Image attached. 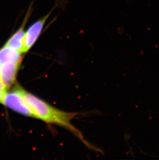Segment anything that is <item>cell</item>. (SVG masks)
Returning a JSON list of instances; mask_svg holds the SVG:
<instances>
[{"label": "cell", "mask_w": 159, "mask_h": 160, "mask_svg": "<svg viewBox=\"0 0 159 160\" xmlns=\"http://www.w3.org/2000/svg\"><path fill=\"white\" fill-rule=\"evenodd\" d=\"M22 93L24 100L32 111L35 118L66 128L82 139L79 131L71 123V120L75 116L76 113L59 110L23 89Z\"/></svg>", "instance_id": "cell-1"}, {"label": "cell", "mask_w": 159, "mask_h": 160, "mask_svg": "<svg viewBox=\"0 0 159 160\" xmlns=\"http://www.w3.org/2000/svg\"><path fill=\"white\" fill-rule=\"evenodd\" d=\"M22 91L23 88L16 86L12 91L6 92L1 103L21 115L34 118L32 111L24 100Z\"/></svg>", "instance_id": "cell-2"}, {"label": "cell", "mask_w": 159, "mask_h": 160, "mask_svg": "<svg viewBox=\"0 0 159 160\" xmlns=\"http://www.w3.org/2000/svg\"><path fill=\"white\" fill-rule=\"evenodd\" d=\"M50 14L51 12L35 21L26 31L24 38L23 53L27 52L34 45L41 34L42 29Z\"/></svg>", "instance_id": "cell-3"}, {"label": "cell", "mask_w": 159, "mask_h": 160, "mask_svg": "<svg viewBox=\"0 0 159 160\" xmlns=\"http://www.w3.org/2000/svg\"><path fill=\"white\" fill-rule=\"evenodd\" d=\"M31 13V8H30L29 11H27L25 19L21 27L15 33L13 34V35L11 36L9 39H8L5 45L23 53L24 38L26 34L25 27L28 21L29 17L30 16Z\"/></svg>", "instance_id": "cell-4"}, {"label": "cell", "mask_w": 159, "mask_h": 160, "mask_svg": "<svg viewBox=\"0 0 159 160\" xmlns=\"http://www.w3.org/2000/svg\"><path fill=\"white\" fill-rule=\"evenodd\" d=\"M21 63H7L0 64V78L7 90L16 80L18 70Z\"/></svg>", "instance_id": "cell-5"}, {"label": "cell", "mask_w": 159, "mask_h": 160, "mask_svg": "<svg viewBox=\"0 0 159 160\" xmlns=\"http://www.w3.org/2000/svg\"><path fill=\"white\" fill-rule=\"evenodd\" d=\"M22 53L5 45L0 49V64L22 62Z\"/></svg>", "instance_id": "cell-6"}, {"label": "cell", "mask_w": 159, "mask_h": 160, "mask_svg": "<svg viewBox=\"0 0 159 160\" xmlns=\"http://www.w3.org/2000/svg\"><path fill=\"white\" fill-rule=\"evenodd\" d=\"M6 92L7 91H3L1 89H0V103H1L2 98H3L4 95H5V94L6 93Z\"/></svg>", "instance_id": "cell-7"}, {"label": "cell", "mask_w": 159, "mask_h": 160, "mask_svg": "<svg viewBox=\"0 0 159 160\" xmlns=\"http://www.w3.org/2000/svg\"><path fill=\"white\" fill-rule=\"evenodd\" d=\"M0 89H1V90L3 91H7V89L5 88L4 85H3V83L2 82L1 80V78H0Z\"/></svg>", "instance_id": "cell-8"}]
</instances>
